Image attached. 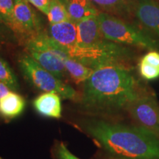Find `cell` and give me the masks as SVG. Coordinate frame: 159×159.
<instances>
[{
    "label": "cell",
    "instance_id": "obj_1",
    "mask_svg": "<svg viewBox=\"0 0 159 159\" xmlns=\"http://www.w3.org/2000/svg\"><path fill=\"white\" fill-rule=\"evenodd\" d=\"M136 79L125 64L97 67L84 82L81 105L92 114H113L124 109L140 95Z\"/></svg>",
    "mask_w": 159,
    "mask_h": 159
},
{
    "label": "cell",
    "instance_id": "obj_2",
    "mask_svg": "<svg viewBox=\"0 0 159 159\" xmlns=\"http://www.w3.org/2000/svg\"><path fill=\"white\" fill-rule=\"evenodd\" d=\"M83 130L115 157L128 159H159L158 136L142 126L105 122L95 119L80 123Z\"/></svg>",
    "mask_w": 159,
    "mask_h": 159
},
{
    "label": "cell",
    "instance_id": "obj_3",
    "mask_svg": "<svg viewBox=\"0 0 159 159\" xmlns=\"http://www.w3.org/2000/svg\"><path fill=\"white\" fill-rule=\"evenodd\" d=\"M61 49L69 57L93 69L112 63L125 64L132 56V52L127 47L105 39L92 45L80 46L76 43Z\"/></svg>",
    "mask_w": 159,
    "mask_h": 159
},
{
    "label": "cell",
    "instance_id": "obj_4",
    "mask_svg": "<svg viewBox=\"0 0 159 159\" xmlns=\"http://www.w3.org/2000/svg\"><path fill=\"white\" fill-rule=\"evenodd\" d=\"M99 27L105 39L119 44L134 46L156 50L159 44L144 32L119 17L101 12L98 14Z\"/></svg>",
    "mask_w": 159,
    "mask_h": 159
},
{
    "label": "cell",
    "instance_id": "obj_5",
    "mask_svg": "<svg viewBox=\"0 0 159 159\" xmlns=\"http://www.w3.org/2000/svg\"><path fill=\"white\" fill-rule=\"evenodd\" d=\"M24 44L27 55L39 65L60 79L65 76L64 61L69 56L47 33L41 31Z\"/></svg>",
    "mask_w": 159,
    "mask_h": 159
},
{
    "label": "cell",
    "instance_id": "obj_6",
    "mask_svg": "<svg viewBox=\"0 0 159 159\" xmlns=\"http://www.w3.org/2000/svg\"><path fill=\"white\" fill-rule=\"evenodd\" d=\"M19 67L24 77L35 88L44 92H55L62 98L75 99L76 91L71 85L66 84L61 79L39 65L28 55L19 58Z\"/></svg>",
    "mask_w": 159,
    "mask_h": 159
},
{
    "label": "cell",
    "instance_id": "obj_7",
    "mask_svg": "<svg viewBox=\"0 0 159 159\" xmlns=\"http://www.w3.org/2000/svg\"><path fill=\"white\" fill-rule=\"evenodd\" d=\"M11 29L16 39L23 43L43 31L39 17L27 0H14L13 21Z\"/></svg>",
    "mask_w": 159,
    "mask_h": 159
},
{
    "label": "cell",
    "instance_id": "obj_8",
    "mask_svg": "<svg viewBox=\"0 0 159 159\" xmlns=\"http://www.w3.org/2000/svg\"><path fill=\"white\" fill-rule=\"evenodd\" d=\"M128 110L140 126L159 136V104L156 97L140 94Z\"/></svg>",
    "mask_w": 159,
    "mask_h": 159
},
{
    "label": "cell",
    "instance_id": "obj_9",
    "mask_svg": "<svg viewBox=\"0 0 159 159\" xmlns=\"http://www.w3.org/2000/svg\"><path fill=\"white\" fill-rule=\"evenodd\" d=\"M77 44L89 46L105 39L99 27L98 14L83 19L77 24Z\"/></svg>",
    "mask_w": 159,
    "mask_h": 159
},
{
    "label": "cell",
    "instance_id": "obj_10",
    "mask_svg": "<svg viewBox=\"0 0 159 159\" xmlns=\"http://www.w3.org/2000/svg\"><path fill=\"white\" fill-rule=\"evenodd\" d=\"M135 16L144 27L159 36V2L156 0H138Z\"/></svg>",
    "mask_w": 159,
    "mask_h": 159
},
{
    "label": "cell",
    "instance_id": "obj_11",
    "mask_svg": "<svg viewBox=\"0 0 159 159\" xmlns=\"http://www.w3.org/2000/svg\"><path fill=\"white\" fill-rule=\"evenodd\" d=\"M61 97L55 92H44L33 100V108L41 116L60 119L62 116Z\"/></svg>",
    "mask_w": 159,
    "mask_h": 159
},
{
    "label": "cell",
    "instance_id": "obj_12",
    "mask_svg": "<svg viewBox=\"0 0 159 159\" xmlns=\"http://www.w3.org/2000/svg\"><path fill=\"white\" fill-rule=\"evenodd\" d=\"M49 36L61 48H68L77 43V25L71 20L49 25Z\"/></svg>",
    "mask_w": 159,
    "mask_h": 159
},
{
    "label": "cell",
    "instance_id": "obj_13",
    "mask_svg": "<svg viewBox=\"0 0 159 159\" xmlns=\"http://www.w3.org/2000/svg\"><path fill=\"white\" fill-rule=\"evenodd\" d=\"M138 0H91V2L104 13L128 19L135 16Z\"/></svg>",
    "mask_w": 159,
    "mask_h": 159
},
{
    "label": "cell",
    "instance_id": "obj_14",
    "mask_svg": "<svg viewBox=\"0 0 159 159\" xmlns=\"http://www.w3.org/2000/svg\"><path fill=\"white\" fill-rule=\"evenodd\" d=\"M26 101L17 91H11L8 94L0 99V117L5 120L17 118L23 113Z\"/></svg>",
    "mask_w": 159,
    "mask_h": 159
},
{
    "label": "cell",
    "instance_id": "obj_15",
    "mask_svg": "<svg viewBox=\"0 0 159 159\" xmlns=\"http://www.w3.org/2000/svg\"><path fill=\"white\" fill-rule=\"evenodd\" d=\"M66 9L69 19L77 24L84 18L97 15L99 12L91 0H61Z\"/></svg>",
    "mask_w": 159,
    "mask_h": 159
},
{
    "label": "cell",
    "instance_id": "obj_16",
    "mask_svg": "<svg viewBox=\"0 0 159 159\" xmlns=\"http://www.w3.org/2000/svg\"><path fill=\"white\" fill-rule=\"evenodd\" d=\"M141 77L146 80H154L159 77V52L151 50L145 54L139 63Z\"/></svg>",
    "mask_w": 159,
    "mask_h": 159
},
{
    "label": "cell",
    "instance_id": "obj_17",
    "mask_svg": "<svg viewBox=\"0 0 159 159\" xmlns=\"http://www.w3.org/2000/svg\"><path fill=\"white\" fill-rule=\"evenodd\" d=\"M64 66L66 73H68L76 83H84L94 71L93 69L86 66L70 57H67L65 59Z\"/></svg>",
    "mask_w": 159,
    "mask_h": 159
},
{
    "label": "cell",
    "instance_id": "obj_18",
    "mask_svg": "<svg viewBox=\"0 0 159 159\" xmlns=\"http://www.w3.org/2000/svg\"><path fill=\"white\" fill-rule=\"evenodd\" d=\"M47 16L50 24H57L70 20L68 12L61 0H50Z\"/></svg>",
    "mask_w": 159,
    "mask_h": 159
},
{
    "label": "cell",
    "instance_id": "obj_19",
    "mask_svg": "<svg viewBox=\"0 0 159 159\" xmlns=\"http://www.w3.org/2000/svg\"><path fill=\"white\" fill-rule=\"evenodd\" d=\"M0 81L7 85L12 91L19 90V83L16 75L8 63L0 57Z\"/></svg>",
    "mask_w": 159,
    "mask_h": 159
},
{
    "label": "cell",
    "instance_id": "obj_20",
    "mask_svg": "<svg viewBox=\"0 0 159 159\" xmlns=\"http://www.w3.org/2000/svg\"><path fill=\"white\" fill-rule=\"evenodd\" d=\"M13 8L14 0H0V20L10 29L13 21Z\"/></svg>",
    "mask_w": 159,
    "mask_h": 159
},
{
    "label": "cell",
    "instance_id": "obj_21",
    "mask_svg": "<svg viewBox=\"0 0 159 159\" xmlns=\"http://www.w3.org/2000/svg\"><path fill=\"white\" fill-rule=\"evenodd\" d=\"M16 39L13 31L0 20V48L10 43H14Z\"/></svg>",
    "mask_w": 159,
    "mask_h": 159
},
{
    "label": "cell",
    "instance_id": "obj_22",
    "mask_svg": "<svg viewBox=\"0 0 159 159\" xmlns=\"http://www.w3.org/2000/svg\"><path fill=\"white\" fill-rule=\"evenodd\" d=\"M53 154L56 159H80L75 156L63 142H57L53 148Z\"/></svg>",
    "mask_w": 159,
    "mask_h": 159
},
{
    "label": "cell",
    "instance_id": "obj_23",
    "mask_svg": "<svg viewBox=\"0 0 159 159\" xmlns=\"http://www.w3.org/2000/svg\"><path fill=\"white\" fill-rule=\"evenodd\" d=\"M27 1L36 7L39 11L46 15L47 14L50 0H27Z\"/></svg>",
    "mask_w": 159,
    "mask_h": 159
},
{
    "label": "cell",
    "instance_id": "obj_24",
    "mask_svg": "<svg viewBox=\"0 0 159 159\" xmlns=\"http://www.w3.org/2000/svg\"><path fill=\"white\" fill-rule=\"evenodd\" d=\"M12 90L5 83L0 81V99L8 94Z\"/></svg>",
    "mask_w": 159,
    "mask_h": 159
},
{
    "label": "cell",
    "instance_id": "obj_25",
    "mask_svg": "<svg viewBox=\"0 0 159 159\" xmlns=\"http://www.w3.org/2000/svg\"><path fill=\"white\" fill-rule=\"evenodd\" d=\"M108 159H128V158H120V157H115V156H113V157H111V158H108Z\"/></svg>",
    "mask_w": 159,
    "mask_h": 159
},
{
    "label": "cell",
    "instance_id": "obj_26",
    "mask_svg": "<svg viewBox=\"0 0 159 159\" xmlns=\"http://www.w3.org/2000/svg\"><path fill=\"white\" fill-rule=\"evenodd\" d=\"M0 159H4V158H1V157H0Z\"/></svg>",
    "mask_w": 159,
    "mask_h": 159
}]
</instances>
